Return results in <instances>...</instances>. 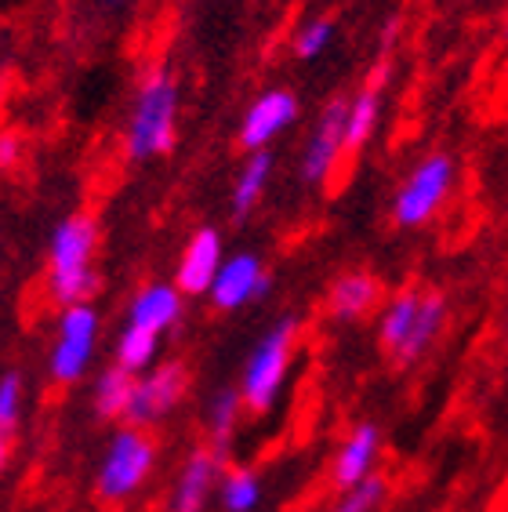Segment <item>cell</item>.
<instances>
[{"mask_svg":"<svg viewBox=\"0 0 508 512\" xmlns=\"http://www.w3.org/2000/svg\"><path fill=\"white\" fill-rule=\"evenodd\" d=\"M98 247V226L95 218L77 211V215L62 218L48 247V295L62 309L80 306L95 295L98 276L91 258Z\"/></svg>","mask_w":508,"mask_h":512,"instance_id":"obj_1","label":"cell"},{"mask_svg":"<svg viewBox=\"0 0 508 512\" xmlns=\"http://www.w3.org/2000/svg\"><path fill=\"white\" fill-rule=\"evenodd\" d=\"M178 135V84L167 69H153L138 88L124 128V149L131 160H153L175 149Z\"/></svg>","mask_w":508,"mask_h":512,"instance_id":"obj_2","label":"cell"},{"mask_svg":"<svg viewBox=\"0 0 508 512\" xmlns=\"http://www.w3.org/2000/svg\"><path fill=\"white\" fill-rule=\"evenodd\" d=\"M294 335H298V324H294L291 316H284V320H276L251 349V356H247V364H244V375H240V385H236V389L244 393L247 411L269 414L276 400H280L287 371H291Z\"/></svg>","mask_w":508,"mask_h":512,"instance_id":"obj_3","label":"cell"},{"mask_svg":"<svg viewBox=\"0 0 508 512\" xmlns=\"http://www.w3.org/2000/svg\"><path fill=\"white\" fill-rule=\"evenodd\" d=\"M153 462H157V444L146 436V429L124 425L120 433H113L106 454H102V465L95 473V494L102 502H124L149 480Z\"/></svg>","mask_w":508,"mask_h":512,"instance_id":"obj_4","label":"cell"},{"mask_svg":"<svg viewBox=\"0 0 508 512\" xmlns=\"http://www.w3.org/2000/svg\"><path fill=\"white\" fill-rule=\"evenodd\" d=\"M450 186H454V160L447 153H432V157L418 160V168L407 175V182H403L396 200H392L396 226H425L443 207V200L450 197Z\"/></svg>","mask_w":508,"mask_h":512,"instance_id":"obj_5","label":"cell"},{"mask_svg":"<svg viewBox=\"0 0 508 512\" xmlns=\"http://www.w3.org/2000/svg\"><path fill=\"white\" fill-rule=\"evenodd\" d=\"M95 342H98V313L91 302H80V306L62 309L59 316V335L51 345L48 367L51 378L62 385L80 382L88 375L91 360H95Z\"/></svg>","mask_w":508,"mask_h":512,"instance_id":"obj_6","label":"cell"},{"mask_svg":"<svg viewBox=\"0 0 508 512\" xmlns=\"http://www.w3.org/2000/svg\"><path fill=\"white\" fill-rule=\"evenodd\" d=\"M186 389H189V371L178 360L149 367L146 375L135 382V396H131L124 422L135 425V429H146V425L160 422L164 414L175 411L178 400L186 396Z\"/></svg>","mask_w":508,"mask_h":512,"instance_id":"obj_7","label":"cell"},{"mask_svg":"<svg viewBox=\"0 0 508 512\" xmlns=\"http://www.w3.org/2000/svg\"><path fill=\"white\" fill-rule=\"evenodd\" d=\"M269 287H273V276L265 273L262 258L251 255V251H240V255H225L207 298H211L215 309L233 313V309H244L251 302H258V298H265Z\"/></svg>","mask_w":508,"mask_h":512,"instance_id":"obj_8","label":"cell"},{"mask_svg":"<svg viewBox=\"0 0 508 512\" xmlns=\"http://www.w3.org/2000/svg\"><path fill=\"white\" fill-rule=\"evenodd\" d=\"M345 113H349V102L334 99L331 106L323 109L320 120H316L313 135L302 149V178L309 186H320L334 175L338 160L345 153Z\"/></svg>","mask_w":508,"mask_h":512,"instance_id":"obj_9","label":"cell"},{"mask_svg":"<svg viewBox=\"0 0 508 512\" xmlns=\"http://www.w3.org/2000/svg\"><path fill=\"white\" fill-rule=\"evenodd\" d=\"M294 120H298V99H294L287 88H273L258 95V99L247 106L244 120H240V149L244 153H254V149H269L276 135H284L291 128Z\"/></svg>","mask_w":508,"mask_h":512,"instance_id":"obj_10","label":"cell"},{"mask_svg":"<svg viewBox=\"0 0 508 512\" xmlns=\"http://www.w3.org/2000/svg\"><path fill=\"white\" fill-rule=\"evenodd\" d=\"M225 262V251H222V233L211 226L196 229L193 237L186 240L182 247V258H178V269H175V284L182 295H207L211 284H215L218 269Z\"/></svg>","mask_w":508,"mask_h":512,"instance_id":"obj_11","label":"cell"},{"mask_svg":"<svg viewBox=\"0 0 508 512\" xmlns=\"http://www.w3.org/2000/svg\"><path fill=\"white\" fill-rule=\"evenodd\" d=\"M378 451H381V433L374 425H356L349 436L342 440V447L334 451V462H331V483L338 491H352V487H360L363 480H371L374 476V462H378Z\"/></svg>","mask_w":508,"mask_h":512,"instance_id":"obj_12","label":"cell"},{"mask_svg":"<svg viewBox=\"0 0 508 512\" xmlns=\"http://www.w3.org/2000/svg\"><path fill=\"white\" fill-rule=\"evenodd\" d=\"M389 80V59H381L371 69V77L363 80V88L349 99V113H345V153H360L371 142L374 128L381 117V91Z\"/></svg>","mask_w":508,"mask_h":512,"instance_id":"obj_13","label":"cell"},{"mask_svg":"<svg viewBox=\"0 0 508 512\" xmlns=\"http://www.w3.org/2000/svg\"><path fill=\"white\" fill-rule=\"evenodd\" d=\"M178 316H182V291H178V284H149L131 298L127 324L146 327V331L164 338L178 324Z\"/></svg>","mask_w":508,"mask_h":512,"instance_id":"obj_14","label":"cell"},{"mask_svg":"<svg viewBox=\"0 0 508 512\" xmlns=\"http://www.w3.org/2000/svg\"><path fill=\"white\" fill-rule=\"evenodd\" d=\"M215 476H218V454L215 451H193L189 462L182 465L175 483V494H171V512H204L207 494L215 491Z\"/></svg>","mask_w":508,"mask_h":512,"instance_id":"obj_15","label":"cell"},{"mask_svg":"<svg viewBox=\"0 0 508 512\" xmlns=\"http://www.w3.org/2000/svg\"><path fill=\"white\" fill-rule=\"evenodd\" d=\"M443 324H447V298H443L440 291H421V309H418V316H414L411 335H407V342L392 353V360L400 367L418 364V356L440 338Z\"/></svg>","mask_w":508,"mask_h":512,"instance_id":"obj_16","label":"cell"},{"mask_svg":"<svg viewBox=\"0 0 508 512\" xmlns=\"http://www.w3.org/2000/svg\"><path fill=\"white\" fill-rule=\"evenodd\" d=\"M381 302V284L371 273H345L334 280L331 295H327V309L338 320H363L371 316Z\"/></svg>","mask_w":508,"mask_h":512,"instance_id":"obj_17","label":"cell"},{"mask_svg":"<svg viewBox=\"0 0 508 512\" xmlns=\"http://www.w3.org/2000/svg\"><path fill=\"white\" fill-rule=\"evenodd\" d=\"M138 378L131 371H124L120 364L106 367L102 375L95 378V389H91V407L102 422H117L127 418V407H131V396H135Z\"/></svg>","mask_w":508,"mask_h":512,"instance_id":"obj_18","label":"cell"},{"mask_svg":"<svg viewBox=\"0 0 508 512\" xmlns=\"http://www.w3.org/2000/svg\"><path fill=\"white\" fill-rule=\"evenodd\" d=\"M269 175H273V153L269 149H254L244 157V168L233 182V218H247L254 211V204L265 197V186H269Z\"/></svg>","mask_w":508,"mask_h":512,"instance_id":"obj_19","label":"cell"},{"mask_svg":"<svg viewBox=\"0 0 508 512\" xmlns=\"http://www.w3.org/2000/svg\"><path fill=\"white\" fill-rule=\"evenodd\" d=\"M418 309H421V291H414V287H407V291H400L396 298H389V306L381 309L378 342H381V349H385L389 356L396 353L403 342H407Z\"/></svg>","mask_w":508,"mask_h":512,"instance_id":"obj_20","label":"cell"},{"mask_svg":"<svg viewBox=\"0 0 508 512\" xmlns=\"http://www.w3.org/2000/svg\"><path fill=\"white\" fill-rule=\"evenodd\" d=\"M157 353H160V335L146 331V327H135V324H124L117 338V364L131 375H146L149 367L157 364Z\"/></svg>","mask_w":508,"mask_h":512,"instance_id":"obj_21","label":"cell"},{"mask_svg":"<svg viewBox=\"0 0 508 512\" xmlns=\"http://www.w3.org/2000/svg\"><path fill=\"white\" fill-rule=\"evenodd\" d=\"M244 393L240 389H218L207 404V433L218 447H225L233 440L236 425H240V414H244Z\"/></svg>","mask_w":508,"mask_h":512,"instance_id":"obj_22","label":"cell"},{"mask_svg":"<svg viewBox=\"0 0 508 512\" xmlns=\"http://www.w3.org/2000/svg\"><path fill=\"white\" fill-rule=\"evenodd\" d=\"M218 502L225 512H254L262 502V480L251 469H229L218 480Z\"/></svg>","mask_w":508,"mask_h":512,"instance_id":"obj_23","label":"cell"},{"mask_svg":"<svg viewBox=\"0 0 508 512\" xmlns=\"http://www.w3.org/2000/svg\"><path fill=\"white\" fill-rule=\"evenodd\" d=\"M385 494H389V483H385V476L374 473L371 480H363L360 487L345 491L342 498L331 505V512H378L381 502H385Z\"/></svg>","mask_w":508,"mask_h":512,"instance_id":"obj_24","label":"cell"},{"mask_svg":"<svg viewBox=\"0 0 508 512\" xmlns=\"http://www.w3.org/2000/svg\"><path fill=\"white\" fill-rule=\"evenodd\" d=\"M22 418V375L19 371H4L0 375V436L8 444Z\"/></svg>","mask_w":508,"mask_h":512,"instance_id":"obj_25","label":"cell"},{"mask_svg":"<svg viewBox=\"0 0 508 512\" xmlns=\"http://www.w3.org/2000/svg\"><path fill=\"white\" fill-rule=\"evenodd\" d=\"M331 40H334V22L331 19H309L302 30L294 33V55L305 59V62H313L327 51Z\"/></svg>","mask_w":508,"mask_h":512,"instance_id":"obj_26","label":"cell"},{"mask_svg":"<svg viewBox=\"0 0 508 512\" xmlns=\"http://www.w3.org/2000/svg\"><path fill=\"white\" fill-rule=\"evenodd\" d=\"M15 157H19V138L8 131V135L0 138V164H4V168H11V160H15Z\"/></svg>","mask_w":508,"mask_h":512,"instance_id":"obj_27","label":"cell"}]
</instances>
